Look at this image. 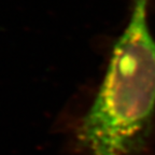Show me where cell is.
<instances>
[{
	"label": "cell",
	"mask_w": 155,
	"mask_h": 155,
	"mask_svg": "<svg viewBox=\"0 0 155 155\" xmlns=\"http://www.w3.org/2000/svg\"><path fill=\"white\" fill-rule=\"evenodd\" d=\"M94 100L75 128L84 155H147L155 126V39L148 0H133Z\"/></svg>",
	"instance_id": "obj_1"
}]
</instances>
